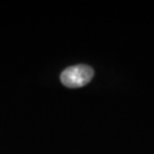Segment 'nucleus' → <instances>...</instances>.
Masks as SVG:
<instances>
[{
	"instance_id": "obj_1",
	"label": "nucleus",
	"mask_w": 154,
	"mask_h": 154,
	"mask_svg": "<svg viewBox=\"0 0 154 154\" xmlns=\"http://www.w3.org/2000/svg\"><path fill=\"white\" fill-rule=\"evenodd\" d=\"M94 77V70L88 65H74L65 69L61 74L62 83L69 88H80L86 86Z\"/></svg>"
}]
</instances>
